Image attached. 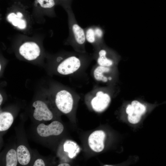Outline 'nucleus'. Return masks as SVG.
<instances>
[{
    "label": "nucleus",
    "mask_w": 166,
    "mask_h": 166,
    "mask_svg": "<svg viewBox=\"0 0 166 166\" xmlns=\"http://www.w3.org/2000/svg\"><path fill=\"white\" fill-rule=\"evenodd\" d=\"M68 11L69 14L70 38L75 45L83 46L86 40L85 30L78 24L71 8Z\"/></svg>",
    "instance_id": "nucleus-1"
},
{
    "label": "nucleus",
    "mask_w": 166,
    "mask_h": 166,
    "mask_svg": "<svg viewBox=\"0 0 166 166\" xmlns=\"http://www.w3.org/2000/svg\"><path fill=\"white\" fill-rule=\"evenodd\" d=\"M55 102L57 108L62 113L67 114L72 110L73 101L71 94L66 90H61L57 93Z\"/></svg>",
    "instance_id": "nucleus-2"
},
{
    "label": "nucleus",
    "mask_w": 166,
    "mask_h": 166,
    "mask_svg": "<svg viewBox=\"0 0 166 166\" xmlns=\"http://www.w3.org/2000/svg\"><path fill=\"white\" fill-rule=\"evenodd\" d=\"M81 65L80 59L76 56H71L67 58L58 65L57 71L61 74L69 75L77 70Z\"/></svg>",
    "instance_id": "nucleus-3"
},
{
    "label": "nucleus",
    "mask_w": 166,
    "mask_h": 166,
    "mask_svg": "<svg viewBox=\"0 0 166 166\" xmlns=\"http://www.w3.org/2000/svg\"><path fill=\"white\" fill-rule=\"evenodd\" d=\"M63 130V125L57 121H53L48 125L41 124L38 125L37 128L38 134L40 136L44 137L59 135Z\"/></svg>",
    "instance_id": "nucleus-4"
},
{
    "label": "nucleus",
    "mask_w": 166,
    "mask_h": 166,
    "mask_svg": "<svg viewBox=\"0 0 166 166\" xmlns=\"http://www.w3.org/2000/svg\"><path fill=\"white\" fill-rule=\"evenodd\" d=\"M19 51L20 54L29 61L36 59L40 53L39 46L33 42H27L23 44L19 47Z\"/></svg>",
    "instance_id": "nucleus-5"
},
{
    "label": "nucleus",
    "mask_w": 166,
    "mask_h": 166,
    "mask_svg": "<svg viewBox=\"0 0 166 166\" xmlns=\"http://www.w3.org/2000/svg\"><path fill=\"white\" fill-rule=\"evenodd\" d=\"M105 137V132L101 130H96L92 133L88 139V144L90 148L97 152H101L104 148Z\"/></svg>",
    "instance_id": "nucleus-6"
},
{
    "label": "nucleus",
    "mask_w": 166,
    "mask_h": 166,
    "mask_svg": "<svg viewBox=\"0 0 166 166\" xmlns=\"http://www.w3.org/2000/svg\"><path fill=\"white\" fill-rule=\"evenodd\" d=\"M33 106L35 108L33 117L36 120L48 121L52 119L53 115L52 112L43 101H36L33 103Z\"/></svg>",
    "instance_id": "nucleus-7"
},
{
    "label": "nucleus",
    "mask_w": 166,
    "mask_h": 166,
    "mask_svg": "<svg viewBox=\"0 0 166 166\" xmlns=\"http://www.w3.org/2000/svg\"><path fill=\"white\" fill-rule=\"evenodd\" d=\"M110 97L107 93L102 91H98L96 96L92 100L91 105L93 109L96 112H101L108 106L110 101Z\"/></svg>",
    "instance_id": "nucleus-8"
},
{
    "label": "nucleus",
    "mask_w": 166,
    "mask_h": 166,
    "mask_svg": "<svg viewBox=\"0 0 166 166\" xmlns=\"http://www.w3.org/2000/svg\"><path fill=\"white\" fill-rule=\"evenodd\" d=\"M16 154L18 161L20 164L25 165L29 163L30 160V154L26 146H19L17 149Z\"/></svg>",
    "instance_id": "nucleus-9"
},
{
    "label": "nucleus",
    "mask_w": 166,
    "mask_h": 166,
    "mask_svg": "<svg viewBox=\"0 0 166 166\" xmlns=\"http://www.w3.org/2000/svg\"><path fill=\"white\" fill-rule=\"evenodd\" d=\"M14 121L12 114L8 112H3L0 114V131L7 130L11 126Z\"/></svg>",
    "instance_id": "nucleus-10"
},
{
    "label": "nucleus",
    "mask_w": 166,
    "mask_h": 166,
    "mask_svg": "<svg viewBox=\"0 0 166 166\" xmlns=\"http://www.w3.org/2000/svg\"><path fill=\"white\" fill-rule=\"evenodd\" d=\"M64 151L68 153L70 158L74 157L80 152V149L78 145L75 142L71 140L66 141L63 144Z\"/></svg>",
    "instance_id": "nucleus-11"
},
{
    "label": "nucleus",
    "mask_w": 166,
    "mask_h": 166,
    "mask_svg": "<svg viewBox=\"0 0 166 166\" xmlns=\"http://www.w3.org/2000/svg\"><path fill=\"white\" fill-rule=\"evenodd\" d=\"M97 62L98 64L101 66L109 67L113 64V61L107 57L106 51L104 49H100L98 52Z\"/></svg>",
    "instance_id": "nucleus-12"
},
{
    "label": "nucleus",
    "mask_w": 166,
    "mask_h": 166,
    "mask_svg": "<svg viewBox=\"0 0 166 166\" xmlns=\"http://www.w3.org/2000/svg\"><path fill=\"white\" fill-rule=\"evenodd\" d=\"M110 69L108 67L99 66L97 67L93 72V76L95 79L98 81H102L106 82L108 81V78L104 76L103 73L108 72Z\"/></svg>",
    "instance_id": "nucleus-13"
},
{
    "label": "nucleus",
    "mask_w": 166,
    "mask_h": 166,
    "mask_svg": "<svg viewBox=\"0 0 166 166\" xmlns=\"http://www.w3.org/2000/svg\"><path fill=\"white\" fill-rule=\"evenodd\" d=\"M16 152L13 149H10L6 156V166H16L18 163Z\"/></svg>",
    "instance_id": "nucleus-14"
},
{
    "label": "nucleus",
    "mask_w": 166,
    "mask_h": 166,
    "mask_svg": "<svg viewBox=\"0 0 166 166\" xmlns=\"http://www.w3.org/2000/svg\"><path fill=\"white\" fill-rule=\"evenodd\" d=\"M86 40L92 44L97 43L94 26L87 27L85 30Z\"/></svg>",
    "instance_id": "nucleus-15"
},
{
    "label": "nucleus",
    "mask_w": 166,
    "mask_h": 166,
    "mask_svg": "<svg viewBox=\"0 0 166 166\" xmlns=\"http://www.w3.org/2000/svg\"><path fill=\"white\" fill-rule=\"evenodd\" d=\"M133 108L134 113L141 115L144 114L146 111L145 106L137 101H133L131 103Z\"/></svg>",
    "instance_id": "nucleus-16"
},
{
    "label": "nucleus",
    "mask_w": 166,
    "mask_h": 166,
    "mask_svg": "<svg viewBox=\"0 0 166 166\" xmlns=\"http://www.w3.org/2000/svg\"><path fill=\"white\" fill-rule=\"evenodd\" d=\"M35 3L43 8L50 9L55 6L56 1L55 0H36Z\"/></svg>",
    "instance_id": "nucleus-17"
},
{
    "label": "nucleus",
    "mask_w": 166,
    "mask_h": 166,
    "mask_svg": "<svg viewBox=\"0 0 166 166\" xmlns=\"http://www.w3.org/2000/svg\"><path fill=\"white\" fill-rule=\"evenodd\" d=\"M8 20L14 26H18L22 19L19 18L17 14L11 13L7 17Z\"/></svg>",
    "instance_id": "nucleus-18"
},
{
    "label": "nucleus",
    "mask_w": 166,
    "mask_h": 166,
    "mask_svg": "<svg viewBox=\"0 0 166 166\" xmlns=\"http://www.w3.org/2000/svg\"><path fill=\"white\" fill-rule=\"evenodd\" d=\"M141 115L133 113L132 115H128V120L129 122L132 124L139 122L141 119Z\"/></svg>",
    "instance_id": "nucleus-19"
},
{
    "label": "nucleus",
    "mask_w": 166,
    "mask_h": 166,
    "mask_svg": "<svg viewBox=\"0 0 166 166\" xmlns=\"http://www.w3.org/2000/svg\"><path fill=\"white\" fill-rule=\"evenodd\" d=\"M45 164L43 160L41 159H38L35 161L34 166H45Z\"/></svg>",
    "instance_id": "nucleus-20"
},
{
    "label": "nucleus",
    "mask_w": 166,
    "mask_h": 166,
    "mask_svg": "<svg viewBox=\"0 0 166 166\" xmlns=\"http://www.w3.org/2000/svg\"><path fill=\"white\" fill-rule=\"evenodd\" d=\"M126 112L128 115H131L134 113L133 108L131 105H128L126 109Z\"/></svg>",
    "instance_id": "nucleus-21"
},
{
    "label": "nucleus",
    "mask_w": 166,
    "mask_h": 166,
    "mask_svg": "<svg viewBox=\"0 0 166 166\" xmlns=\"http://www.w3.org/2000/svg\"><path fill=\"white\" fill-rule=\"evenodd\" d=\"M60 2L62 3V4H64L65 6L67 8V9H70V4L72 0H60Z\"/></svg>",
    "instance_id": "nucleus-22"
},
{
    "label": "nucleus",
    "mask_w": 166,
    "mask_h": 166,
    "mask_svg": "<svg viewBox=\"0 0 166 166\" xmlns=\"http://www.w3.org/2000/svg\"><path fill=\"white\" fill-rule=\"evenodd\" d=\"M17 27L21 29H25L26 27V23L24 19H21Z\"/></svg>",
    "instance_id": "nucleus-23"
},
{
    "label": "nucleus",
    "mask_w": 166,
    "mask_h": 166,
    "mask_svg": "<svg viewBox=\"0 0 166 166\" xmlns=\"http://www.w3.org/2000/svg\"><path fill=\"white\" fill-rule=\"evenodd\" d=\"M69 164L66 163H63L60 164L58 165V166H69Z\"/></svg>",
    "instance_id": "nucleus-24"
},
{
    "label": "nucleus",
    "mask_w": 166,
    "mask_h": 166,
    "mask_svg": "<svg viewBox=\"0 0 166 166\" xmlns=\"http://www.w3.org/2000/svg\"><path fill=\"white\" fill-rule=\"evenodd\" d=\"M17 13V15L19 18H21L22 17L23 14L21 13L18 12Z\"/></svg>",
    "instance_id": "nucleus-25"
},
{
    "label": "nucleus",
    "mask_w": 166,
    "mask_h": 166,
    "mask_svg": "<svg viewBox=\"0 0 166 166\" xmlns=\"http://www.w3.org/2000/svg\"><path fill=\"white\" fill-rule=\"evenodd\" d=\"M3 101V97L1 94H0V105H1Z\"/></svg>",
    "instance_id": "nucleus-26"
},
{
    "label": "nucleus",
    "mask_w": 166,
    "mask_h": 166,
    "mask_svg": "<svg viewBox=\"0 0 166 166\" xmlns=\"http://www.w3.org/2000/svg\"><path fill=\"white\" fill-rule=\"evenodd\" d=\"M108 79H109V80H111V79H112V78H111V77H109Z\"/></svg>",
    "instance_id": "nucleus-27"
},
{
    "label": "nucleus",
    "mask_w": 166,
    "mask_h": 166,
    "mask_svg": "<svg viewBox=\"0 0 166 166\" xmlns=\"http://www.w3.org/2000/svg\"><path fill=\"white\" fill-rule=\"evenodd\" d=\"M1 65H0V69L1 70Z\"/></svg>",
    "instance_id": "nucleus-28"
}]
</instances>
